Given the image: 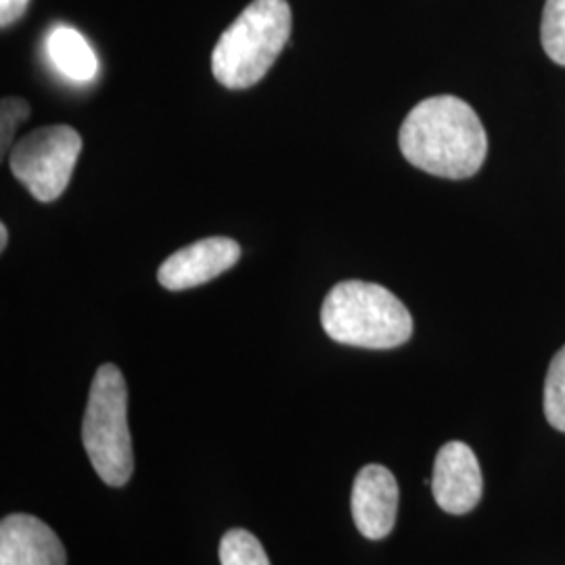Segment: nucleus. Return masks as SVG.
I'll return each instance as SVG.
<instances>
[{"instance_id":"12","label":"nucleus","mask_w":565,"mask_h":565,"mask_svg":"<svg viewBox=\"0 0 565 565\" xmlns=\"http://www.w3.org/2000/svg\"><path fill=\"white\" fill-rule=\"evenodd\" d=\"M546 422L565 431V345L553 356L545 380Z\"/></svg>"},{"instance_id":"6","label":"nucleus","mask_w":565,"mask_h":565,"mask_svg":"<svg viewBox=\"0 0 565 565\" xmlns=\"http://www.w3.org/2000/svg\"><path fill=\"white\" fill-rule=\"evenodd\" d=\"M482 469L473 450L463 443H448L434 463L431 492L436 503L450 515H465L482 499Z\"/></svg>"},{"instance_id":"2","label":"nucleus","mask_w":565,"mask_h":565,"mask_svg":"<svg viewBox=\"0 0 565 565\" xmlns=\"http://www.w3.org/2000/svg\"><path fill=\"white\" fill-rule=\"evenodd\" d=\"M321 323L333 342L366 350H392L413 335L411 312L377 282H338L324 298Z\"/></svg>"},{"instance_id":"8","label":"nucleus","mask_w":565,"mask_h":565,"mask_svg":"<svg viewBox=\"0 0 565 565\" xmlns=\"http://www.w3.org/2000/svg\"><path fill=\"white\" fill-rule=\"evenodd\" d=\"M352 518L369 541H382L396 524L398 482L384 465H366L352 486Z\"/></svg>"},{"instance_id":"13","label":"nucleus","mask_w":565,"mask_h":565,"mask_svg":"<svg viewBox=\"0 0 565 565\" xmlns=\"http://www.w3.org/2000/svg\"><path fill=\"white\" fill-rule=\"evenodd\" d=\"M541 41L546 55L565 65V0H546Z\"/></svg>"},{"instance_id":"15","label":"nucleus","mask_w":565,"mask_h":565,"mask_svg":"<svg viewBox=\"0 0 565 565\" xmlns=\"http://www.w3.org/2000/svg\"><path fill=\"white\" fill-rule=\"evenodd\" d=\"M30 0H0V25L9 28L25 13Z\"/></svg>"},{"instance_id":"16","label":"nucleus","mask_w":565,"mask_h":565,"mask_svg":"<svg viewBox=\"0 0 565 565\" xmlns=\"http://www.w3.org/2000/svg\"><path fill=\"white\" fill-rule=\"evenodd\" d=\"M7 242H9V231H7V224H0V249H4V247H7Z\"/></svg>"},{"instance_id":"7","label":"nucleus","mask_w":565,"mask_h":565,"mask_svg":"<svg viewBox=\"0 0 565 565\" xmlns=\"http://www.w3.org/2000/svg\"><path fill=\"white\" fill-rule=\"evenodd\" d=\"M242 258L239 243L226 237H210L191 243L172 254L158 270V281L170 291H182L214 281Z\"/></svg>"},{"instance_id":"9","label":"nucleus","mask_w":565,"mask_h":565,"mask_svg":"<svg viewBox=\"0 0 565 565\" xmlns=\"http://www.w3.org/2000/svg\"><path fill=\"white\" fill-rule=\"evenodd\" d=\"M0 565H65V548L42 520L13 513L0 524Z\"/></svg>"},{"instance_id":"5","label":"nucleus","mask_w":565,"mask_h":565,"mask_svg":"<svg viewBox=\"0 0 565 565\" xmlns=\"http://www.w3.org/2000/svg\"><path fill=\"white\" fill-rule=\"evenodd\" d=\"M81 151V135L67 124H53L25 135L9 163L13 177L39 202H55L67 189Z\"/></svg>"},{"instance_id":"10","label":"nucleus","mask_w":565,"mask_h":565,"mask_svg":"<svg viewBox=\"0 0 565 565\" xmlns=\"http://www.w3.org/2000/svg\"><path fill=\"white\" fill-rule=\"evenodd\" d=\"M46 55L63 78L72 82H90L97 76L99 61L93 46L78 30L57 25L46 36Z\"/></svg>"},{"instance_id":"4","label":"nucleus","mask_w":565,"mask_h":565,"mask_svg":"<svg viewBox=\"0 0 565 565\" xmlns=\"http://www.w3.org/2000/svg\"><path fill=\"white\" fill-rule=\"evenodd\" d=\"M82 445L105 484L118 488L132 478L128 387L116 364H102L95 373L82 419Z\"/></svg>"},{"instance_id":"1","label":"nucleus","mask_w":565,"mask_h":565,"mask_svg":"<svg viewBox=\"0 0 565 565\" xmlns=\"http://www.w3.org/2000/svg\"><path fill=\"white\" fill-rule=\"evenodd\" d=\"M398 142L411 166L450 181L473 177L488 153L478 114L452 95L429 97L415 105L401 126Z\"/></svg>"},{"instance_id":"11","label":"nucleus","mask_w":565,"mask_h":565,"mask_svg":"<svg viewBox=\"0 0 565 565\" xmlns=\"http://www.w3.org/2000/svg\"><path fill=\"white\" fill-rule=\"evenodd\" d=\"M218 553L223 565H270L260 541L242 527L224 534Z\"/></svg>"},{"instance_id":"3","label":"nucleus","mask_w":565,"mask_h":565,"mask_svg":"<svg viewBox=\"0 0 565 565\" xmlns=\"http://www.w3.org/2000/svg\"><path fill=\"white\" fill-rule=\"evenodd\" d=\"M291 36L287 0H254L233 21L212 53L214 78L231 90L263 81Z\"/></svg>"},{"instance_id":"14","label":"nucleus","mask_w":565,"mask_h":565,"mask_svg":"<svg viewBox=\"0 0 565 565\" xmlns=\"http://www.w3.org/2000/svg\"><path fill=\"white\" fill-rule=\"evenodd\" d=\"M0 142H2V156L7 153V147L13 141V135L18 130V124L30 118V105L18 97H4L0 105Z\"/></svg>"}]
</instances>
